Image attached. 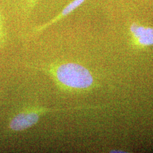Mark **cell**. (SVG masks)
I'll return each mask as SVG.
<instances>
[{"instance_id": "obj_1", "label": "cell", "mask_w": 153, "mask_h": 153, "mask_svg": "<svg viewBox=\"0 0 153 153\" xmlns=\"http://www.w3.org/2000/svg\"><path fill=\"white\" fill-rule=\"evenodd\" d=\"M40 70L49 73L61 88L67 90L84 89L93 84L90 72L83 66L73 62H64L42 68Z\"/></svg>"}, {"instance_id": "obj_2", "label": "cell", "mask_w": 153, "mask_h": 153, "mask_svg": "<svg viewBox=\"0 0 153 153\" xmlns=\"http://www.w3.org/2000/svg\"><path fill=\"white\" fill-rule=\"evenodd\" d=\"M76 108H48L40 107H31L22 111L16 115L10 123V128L12 131H20L26 130L37 124L43 115L51 112L68 111Z\"/></svg>"}, {"instance_id": "obj_3", "label": "cell", "mask_w": 153, "mask_h": 153, "mask_svg": "<svg viewBox=\"0 0 153 153\" xmlns=\"http://www.w3.org/2000/svg\"><path fill=\"white\" fill-rule=\"evenodd\" d=\"M131 31L135 37L138 39L140 44L145 45H153V28L144 27L134 23L131 27Z\"/></svg>"}, {"instance_id": "obj_4", "label": "cell", "mask_w": 153, "mask_h": 153, "mask_svg": "<svg viewBox=\"0 0 153 153\" xmlns=\"http://www.w3.org/2000/svg\"><path fill=\"white\" fill-rule=\"evenodd\" d=\"M6 43V33L4 25V20L0 13V48L2 49Z\"/></svg>"}, {"instance_id": "obj_5", "label": "cell", "mask_w": 153, "mask_h": 153, "mask_svg": "<svg viewBox=\"0 0 153 153\" xmlns=\"http://www.w3.org/2000/svg\"><path fill=\"white\" fill-rule=\"evenodd\" d=\"M39 0H27V7L28 12H30L35 7Z\"/></svg>"}]
</instances>
